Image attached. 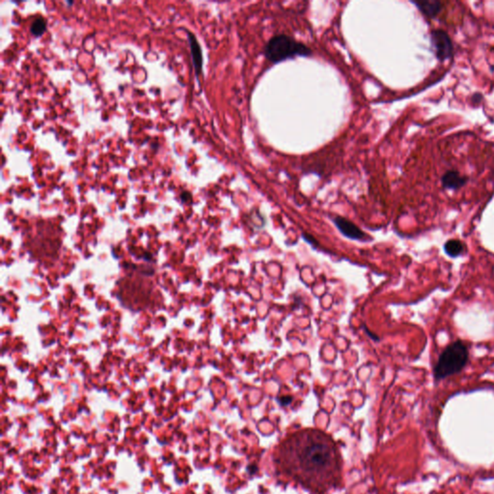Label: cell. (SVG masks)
Masks as SVG:
<instances>
[{
	"mask_svg": "<svg viewBox=\"0 0 494 494\" xmlns=\"http://www.w3.org/2000/svg\"><path fill=\"white\" fill-rule=\"evenodd\" d=\"M275 461L281 472L313 493L336 487L342 476V456L336 443L316 429L299 430L285 438Z\"/></svg>",
	"mask_w": 494,
	"mask_h": 494,
	"instance_id": "6da1fadb",
	"label": "cell"
},
{
	"mask_svg": "<svg viewBox=\"0 0 494 494\" xmlns=\"http://www.w3.org/2000/svg\"><path fill=\"white\" fill-rule=\"evenodd\" d=\"M264 54L270 63L278 64L298 56L310 57L313 51L307 44L297 41L289 35L277 34L266 43Z\"/></svg>",
	"mask_w": 494,
	"mask_h": 494,
	"instance_id": "7a4b0ae2",
	"label": "cell"
},
{
	"mask_svg": "<svg viewBox=\"0 0 494 494\" xmlns=\"http://www.w3.org/2000/svg\"><path fill=\"white\" fill-rule=\"evenodd\" d=\"M469 352L465 344L460 341L449 344L440 354L433 369L435 380H441L463 370L468 362Z\"/></svg>",
	"mask_w": 494,
	"mask_h": 494,
	"instance_id": "3957f363",
	"label": "cell"
},
{
	"mask_svg": "<svg viewBox=\"0 0 494 494\" xmlns=\"http://www.w3.org/2000/svg\"><path fill=\"white\" fill-rule=\"evenodd\" d=\"M430 42L438 59L444 60L451 56L453 44L449 36L442 30H434L430 35Z\"/></svg>",
	"mask_w": 494,
	"mask_h": 494,
	"instance_id": "277c9868",
	"label": "cell"
},
{
	"mask_svg": "<svg viewBox=\"0 0 494 494\" xmlns=\"http://www.w3.org/2000/svg\"><path fill=\"white\" fill-rule=\"evenodd\" d=\"M333 221H334L336 227L338 228V230L344 236H346L350 239L359 240V239H364L367 236L365 233L359 227H357L354 223L347 220L346 218L341 217V216H336Z\"/></svg>",
	"mask_w": 494,
	"mask_h": 494,
	"instance_id": "5b68a950",
	"label": "cell"
},
{
	"mask_svg": "<svg viewBox=\"0 0 494 494\" xmlns=\"http://www.w3.org/2000/svg\"><path fill=\"white\" fill-rule=\"evenodd\" d=\"M189 34V41L190 44V50L192 54V60H193L194 69L196 76H198L200 74H202V69H203V56H202V49L201 46L198 43L195 35L191 32H188Z\"/></svg>",
	"mask_w": 494,
	"mask_h": 494,
	"instance_id": "8992f818",
	"label": "cell"
},
{
	"mask_svg": "<svg viewBox=\"0 0 494 494\" xmlns=\"http://www.w3.org/2000/svg\"><path fill=\"white\" fill-rule=\"evenodd\" d=\"M466 179L461 177L457 172H447L442 178V185L448 190H457L465 185Z\"/></svg>",
	"mask_w": 494,
	"mask_h": 494,
	"instance_id": "52a82bcc",
	"label": "cell"
},
{
	"mask_svg": "<svg viewBox=\"0 0 494 494\" xmlns=\"http://www.w3.org/2000/svg\"><path fill=\"white\" fill-rule=\"evenodd\" d=\"M420 11L428 17H434L440 12L441 4L438 1H421V2H413Z\"/></svg>",
	"mask_w": 494,
	"mask_h": 494,
	"instance_id": "ba28073f",
	"label": "cell"
},
{
	"mask_svg": "<svg viewBox=\"0 0 494 494\" xmlns=\"http://www.w3.org/2000/svg\"><path fill=\"white\" fill-rule=\"evenodd\" d=\"M464 246V243L458 239H450L445 243L444 250L446 254L452 258H456L463 253Z\"/></svg>",
	"mask_w": 494,
	"mask_h": 494,
	"instance_id": "9c48e42d",
	"label": "cell"
},
{
	"mask_svg": "<svg viewBox=\"0 0 494 494\" xmlns=\"http://www.w3.org/2000/svg\"><path fill=\"white\" fill-rule=\"evenodd\" d=\"M45 29H46V22L42 17L37 18L34 22H32L31 28H30L31 33L34 36H41L42 34L44 33Z\"/></svg>",
	"mask_w": 494,
	"mask_h": 494,
	"instance_id": "30bf717a",
	"label": "cell"
},
{
	"mask_svg": "<svg viewBox=\"0 0 494 494\" xmlns=\"http://www.w3.org/2000/svg\"><path fill=\"white\" fill-rule=\"evenodd\" d=\"M291 400H292V399H291V397H287V399H282V400H281V404H282V405H284V406H286V405H288L289 403H291Z\"/></svg>",
	"mask_w": 494,
	"mask_h": 494,
	"instance_id": "8fae6325",
	"label": "cell"
}]
</instances>
